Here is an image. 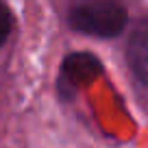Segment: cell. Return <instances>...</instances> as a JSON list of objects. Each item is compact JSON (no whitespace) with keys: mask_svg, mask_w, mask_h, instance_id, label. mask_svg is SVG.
Listing matches in <instances>:
<instances>
[{"mask_svg":"<svg viewBox=\"0 0 148 148\" xmlns=\"http://www.w3.org/2000/svg\"><path fill=\"white\" fill-rule=\"evenodd\" d=\"M74 31L94 37H116L126 26V11L111 0H89L70 13Z\"/></svg>","mask_w":148,"mask_h":148,"instance_id":"1","label":"cell"},{"mask_svg":"<svg viewBox=\"0 0 148 148\" xmlns=\"http://www.w3.org/2000/svg\"><path fill=\"white\" fill-rule=\"evenodd\" d=\"M100 74V61L87 52L70 55L61 65V92L72 94L81 85L94 81Z\"/></svg>","mask_w":148,"mask_h":148,"instance_id":"2","label":"cell"},{"mask_svg":"<svg viewBox=\"0 0 148 148\" xmlns=\"http://www.w3.org/2000/svg\"><path fill=\"white\" fill-rule=\"evenodd\" d=\"M126 59L133 74L148 85V20L135 26L129 39V48H126Z\"/></svg>","mask_w":148,"mask_h":148,"instance_id":"3","label":"cell"},{"mask_svg":"<svg viewBox=\"0 0 148 148\" xmlns=\"http://www.w3.org/2000/svg\"><path fill=\"white\" fill-rule=\"evenodd\" d=\"M9 33H11V13L7 11L5 5H0V46L7 42Z\"/></svg>","mask_w":148,"mask_h":148,"instance_id":"4","label":"cell"},{"mask_svg":"<svg viewBox=\"0 0 148 148\" xmlns=\"http://www.w3.org/2000/svg\"><path fill=\"white\" fill-rule=\"evenodd\" d=\"M87 2H89V0H87Z\"/></svg>","mask_w":148,"mask_h":148,"instance_id":"5","label":"cell"}]
</instances>
